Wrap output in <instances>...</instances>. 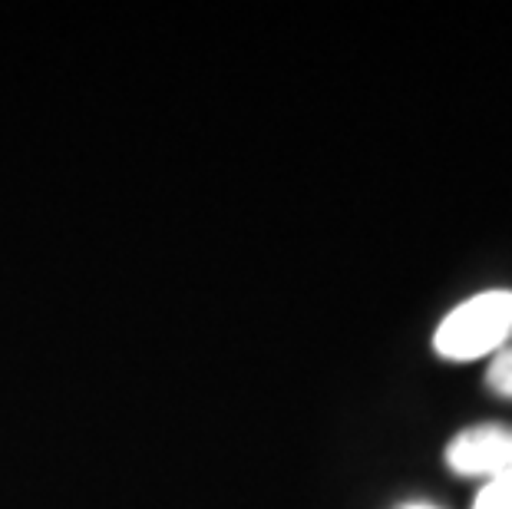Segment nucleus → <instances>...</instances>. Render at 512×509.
Instances as JSON below:
<instances>
[{"mask_svg":"<svg viewBox=\"0 0 512 509\" xmlns=\"http://www.w3.org/2000/svg\"><path fill=\"white\" fill-rule=\"evenodd\" d=\"M512 338V291H483L466 298L440 321L433 348L446 361H476L499 354Z\"/></svg>","mask_w":512,"mask_h":509,"instance_id":"1","label":"nucleus"},{"mask_svg":"<svg viewBox=\"0 0 512 509\" xmlns=\"http://www.w3.org/2000/svg\"><path fill=\"white\" fill-rule=\"evenodd\" d=\"M446 467L460 476H483V480H503L512 476V427L506 424H479L456 433L446 447Z\"/></svg>","mask_w":512,"mask_h":509,"instance_id":"2","label":"nucleus"},{"mask_svg":"<svg viewBox=\"0 0 512 509\" xmlns=\"http://www.w3.org/2000/svg\"><path fill=\"white\" fill-rule=\"evenodd\" d=\"M486 384L493 394L512 400V348H503L499 354H493L489 371H486Z\"/></svg>","mask_w":512,"mask_h":509,"instance_id":"3","label":"nucleus"},{"mask_svg":"<svg viewBox=\"0 0 512 509\" xmlns=\"http://www.w3.org/2000/svg\"><path fill=\"white\" fill-rule=\"evenodd\" d=\"M473 509H512V476L486 483L483 490H479Z\"/></svg>","mask_w":512,"mask_h":509,"instance_id":"4","label":"nucleus"},{"mask_svg":"<svg viewBox=\"0 0 512 509\" xmlns=\"http://www.w3.org/2000/svg\"><path fill=\"white\" fill-rule=\"evenodd\" d=\"M403 509H437V506H423V503H413V506H403Z\"/></svg>","mask_w":512,"mask_h":509,"instance_id":"5","label":"nucleus"}]
</instances>
